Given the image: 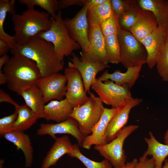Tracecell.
I'll list each match as a JSON object with an SVG mask.
<instances>
[{
	"label": "cell",
	"instance_id": "cell-1",
	"mask_svg": "<svg viewBox=\"0 0 168 168\" xmlns=\"http://www.w3.org/2000/svg\"><path fill=\"white\" fill-rule=\"evenodd\" d=\"M11 53L12 54L21 55L35 62L42 77L58 73L64 66V62L55 54L52 44L36 36L31 38L23 45L17 44L11 49Z\"/></svg>",
	"mask_w": 168,
	"mask_h": 168
},
{
	"label": "cell",
	"instance_id": "cell-2",
	"mask_svg": "<svg viewBox=\"0 0 168 168\" xmlns=\"http://www.w3.org/2000/svg\"><path fill=\"white\" fill-rule=\"evenodd\" d=\"M2 72L8 88L18 94L35 84L41 77L35 63L19 54H14L4 66Z\"/></svg>",
	"mask_w": 168,
	"mask_h": 168
},
{
	"label": "cell",
	"instance_id": "cell-3",
	"mask_svg": "<svg viewBox=\"0 0 168 168\" xmlns=\"http://www.w3.org/2000/svg\"><path fill=\"white\" fill-rule=\"evenodd\" d=\"M14 36L17 44L22 45L39 33L49 30L52 21L51 16L46 12L34 9L23 11L21 14L12 15Z\"/></svg>",
	"mask_w": 168,
	"mask_h": 168
},
{
	"label": "cell",
	"instance_id": "cell-4",
	"mask_svg": "<svg viewBox=\"0 0 168 168\" xmlns=\"http://www.w3.org/2000/svg\"><path fill=\"white\" fill-rule=\"evenodd\" d=\"M51 18L52 24L50 29L35 36L52 43L57 57L64 62V57L71 55L73 51L81 47L70 36L66 27L61 11H58L54 18L51 16Z\"/></svg>",
	"mask_w": 168,
	"mask_h": 168
},
{
	"label": "cell",
	"instance_id": "cell-5",
	"mask_svg": "<svg viewBox=\"0 0 168 168\" xmlns=\"http://www.w3.org/2000/svg\"><path fill=\"white\" fill-rule=\"evenodd\" d=\"M87 101L83 104L73 108L70 117L78 123L81 133L86 136L90 134L95 125L100 120L105 108L98 97L89 92Z\"/></svg>",
	"mask_w": 168,
	"mask_h": 168
},
{
	"label": "cell",
	"instance_id": "cell-6",
	"mask_svg": "<svg viewBox=\"0 0 168 168\" xmlns=\"http://www.w3.org/2000/svg\"><path fill=\"white\" fill-rule=\"evenodd\" d=\"M120 48V63L126 68L147 63V54L140 41L129 31L122 29L117 35Z\"/></svg>",
	"mask_w": 168,
	"mask_h": 168
},
{
	"label": "cell",
	"instance_id": "cell-7",
	"mask_svg": "<svg viewBox=\"0 0 168 168\" xmlns=\"http://www.w3.org/2000/svg\"><path fill=\"white\" fill-rule=\"evenodd\" d=\"M103 103L120 109L134 98L127 84L122 86L108 80L102 82L97 78L91 86Z\"/></svg>",
	"mask_w": 168,
	"mask_h": 168
},
{
	"label": "cell",
	"instance_id": "cell-8",
	"mask_svg": "<svg viewBox=\"0 0 168 168\" xmlns=\"http://www.w3.org/2000/svg\"><path fill=\"white\" fill-rule=\"evenodd\" d=\"M138 127L135 125L125 126L111 142L102 145L95 146L94 148L108 160L114 168H119L125 164L127 156L123 149L125 140Z\"/></svg>",
	"mask_w": 168,
	"mask_h": 168
},
{
	"label": "cell",
	"instance_id": "cell-9",
	"mask_svg": "<svg viewBox=\"0 0 168 168\" xmlns=\"http://www.w3.org/2000/svg\"><path fill=\"white\" fill-rule=\"evenodd\" d=\"M81 57L73 54L68 63V67L77 70L80 74L86 92H90L92 85L96 80V76L100 72L110 66L102 63L91 59L86 56L82 52Z\"/></svg>",
	"mask_w": 168,
	"mask_h": 168
},
{
	"label": "cell",
	"instance_id": "cell-10",
	"mask_svg": "<svg viewBox=\"0 0 168 168\" xmlns=\"http://www.w3.org/2000/svg\"><path fill=\"white\" fill-rule=\"evenodd\" d=\"M67 79L64 75L55 73L41 77L36 83L45 103L54 99L61 100L65 96Z\"/></svg>",
	"mask_w": 168,
	"mask_h": 168
},
{
	"label": "cell",
	"instance_id": "cell-11",
	"mask_svg": "<svg viewBox=\"0 0 168 168\" xmlns=\"http://www.w3.org/2000/svg\"><path fill=\"white\" fill-rule=\"evenodd\" d=\"M64 22L72 38L80 44L82 52L86 53L89 45V24L86 8L83 6L73 17L66 18Z\"/></svg>",
	"mask_w": 168,
	"mask_h": 168
},
{
	"label": "cell",
	"instance_id": "cell-12",
	"mask_svg": "<svg viewBox=\"0 0 168 168\" xmlns=\"http://www.w3.org/2000/svg\"><path fill=\"white\" fill-rule=\"evenodd\" d=\"M64 74L67 79L66 98L73 108L84 104L89 96L87 95L82 76L78 71L68 67L65 68Z\"/></svg>",
	"mask_w": 168,
	"mask_h": 168
},
{
	"label": "cell",
	"instance_id": "cell-13",
	"mask_svg": "<svg viewBox=\"0 0 168 168\" xmlns=\"http://www.w3.org/2000/svg\"><path fill=\"white\" fill-rule=\"evenodd\" d=\"M37 133L40 136L49 135L55 140L57 138L56 135L57 134H70L76 139L81 147L86 137L80 132L77 122L70 117L63 122L56 124H41Z\"/></svg>",
	"mask_w": 168,
	"mask_h": 168
},
{
	"label": "cell",
	"instance_id": "cell-14",
	"mask_svg": "<svg viewBox=\"0 0 168 168\" xmlns=\"http://www.w3.org/2000/svg\"><path fill=\"white\" fill-rule=\"evenodd\" d=\"M119 109L105 108L103 113L99 122L93 128L91 133L86 137L83 141L82 147L90 149L93 145H102L108 143L105 133L110 121Z\"/></svg>",
	"mask_w": 168,
	"mask_h": 168
},
{
	"label": "cell",
	"instance_id": "cell-15",
	"mask_svg": "<svg viewBox=\"0 0 168 168\" xmlns=\"http://www.w3.org/2000/svg\"><path fill=\"white\" fill-rule=\"evenodd\" d=\"M89 47L87 52H82L94 60L108 64L105 37L98 26H90L89 30Z\"/></svg>",
	"mask_w": 168,
	"mask_h": 168
},
{
	"label": "cell",
	"instance_id": "cell-16",
	"mask_svg": "<svg viewBox=\"0 0 168 168\" xmlns=\"http://www.w3.org/2000/svg\"><path fill=\"white\" fill-rule=\"evenodd\" d=\"M142 101L141 98H134L117 112L110 121L106 128L105 135L108 143L114 139L119 132L125 126L131 110Z\"/></svg>",
	"mask_w": 168,
	"mask_h": 168
},
{
	"label": "cell",
	"instance_id": "cell-17",
	"mask_svg": "<svg viewBox=\"0 0 168 168\" xmlns=\"http://www.w3.org/2000/svg\"><path fill=\"white\" fill-rule=\"evenodd\" d=\"M158 26L153 13L140 7L135 22L129 31L139 41L153 32Z\"/></svg>",
	"mask_w": 168,
	"mask_h": 168
},
{
	"label": "cell",
	"instance_id": "cell-18",
	"mask_svg": "<svg viewBox=\"0 0 168 168\" xmlns=\"http://www.w3.org/2000/svg\"><path fill=\"white\" fill-rule=\"evenodd\" d=\"M166 26H158L153 32L139 41L144 46L147 51L146 63L150 69H152L156 65L159 52L165 35Z\"/></svg>",
	"mask_w": 168,
	"mask_h": 168
},
{
	"label": "cell",
	"instance_id": "cell-19",
	"mask_svg": "<svg viewBox=\"0 0 168 168\" xmlns=\"http://www.w3.org/2000/svg\"><path fill=\"white\" fill-rule=\"evenodd\" d=\"M73 109L66 98L61 100H52L44 105L43 118L47 121L60 123L70 117Z\"/></svg>",
	"mask_w": 168,
	"mask_h": 168
},
{
	"label": "cell",
	"instance_id": "cell-20",
	"mask_svg": "<svg viewBox=\"0 0 168 168\" xmlns=\"http://www.w3.org/2000/svg\"><path fill=\"white\" fill-rule=\"evenodd\" d=\"M73 145L67 135L57 138L44 158L41 168H50L55 165L61 157L72 150Z\"/></svg>",
	"mask_w": 168,
	"mask_h": 168
},
{
	"label": "cell",
	"instance_id": "cell-21",
	"mask_svg": "<svg viewBox=\"0 0 168 168\" xmlns=\"http://www.w3.org/2000/svg\"><path fill=\"white\" fill-rule=\"evenodd\" d=\"M142 66L128 68L124 73L119 70H116L112 73H110L106 70L98 78L102 82L110 80L120 86L127 84L130 89L139 77Z\"/></svg>",
	"mask_w": 168,
	"mask_h": 168
},
{
	"label": "cell",
	"instance_id": "cell-22",
	"mask_svg": "<svg viewBox=\"0 0 168 168\" xmlns=\"http://www.w3.org/2000/svg\"><path fill=\"white\" fill-rule=\"evenodd\" d=\"M3 137L15 145L17 150L22 151L25 157V167H30L33 160V149L29 136L23 131H12Z\"/></svg>",
	"mask_w": 168,
	"mask_h": 168
},
{
	"label": "cell",
	"instance_id": "cell-23",
	"mask_svg": "<svg viewBox=\"0 0 168 168\" xmlns=\"http://www.w3.org/2000/svg\"><path fill=\"white\" fill-rule=\"evenodd\" d=\"M18 94L22 97L26 105L31 110L38 119L43 118L45 103L42 94L36 84Z\"/></svg>",
	"mask_w": 168,
	"mask_h": 168
},
{
	"label": "cell",
	"instance_id": "cell-24",
	"mask_svg": "<svg viewBox=\"0 0 168 168\" xmlns=\"http://www.w3.org/2000/svg\"><path fill=\"white\" fill-rule=\"evenodd\" d=\"M149 138H144L148 147L143 154L147 156L149 155L152 156L155 162V168H161L163 162L168 156V145L158 142L151 131L149 132Z\"/></svg>",
	"mask_w": 168,
	"mask_h": 168
},
{
	"label": "cell",
	"instance_id": "cell-25",
	"mask_svg": "<svg viewBox=\"0 0 168 168\" xmlns=\"http://www.w3.org/2000/svg\"><path fill=\"white\" fill-rule=\"evenodd\" d=\"M143 9L151 12L155 16L158 26L168 25V4L166 0H138Z\"/></svg>",
	"mask_w": 168,
	"mask_h": 168
},
{
	"label": "cell",
	"instance_id": "cell-26",
	"mask_svg": "<svg viewBox=\"0 0 168 168\" xmlns=\"http://www.w3.org/2000/svg\"><path fill=\"white\" fill-rule=\"evenodd\" d=\"M15 2V0H0V39L7 42L11 49L14 48L17 43L14 36H11L5 31L4 24L7 12L12 15L16 13Z\"/></svg>",
	"mask_w": 168,
	"mask_h": 168
},
{
	"label": "cell",
	"instance_id": "cell-27",
	"mask_svg": "<svg viewBox=\"0 0 168 168\" xmlns=\"http://www.w3.org/2000/svg\"><path fill=\"white\" fill-rule=\"evenodd\" d=\"M17 117L12 127L13 131H24L33 125L38 119L31 110L26 104L15 107Z\"/></svg>",
	"mask_w": 168,
	"mask_h": 168
},
{
	"label": "cell",
	"instance_id": "cell-28",
	"mask_svg": "<svg viewBox=\"0 0 168 168\" xmlns=\"http://www.w3.org/2000/svg\"><path fill=\"white\" fill-rule=\"evenodd\" d=\"M110 0L87 10V17L90 26L100 25L109 18L113 12Z\"/></svg>",
	"mask_w": 168,
	"mask_h": 168
},
{
	"label": "cell",
	"instance_id": "cell-29",
	"mask_svg": "<svg viewBox=\"0 0 168 168\" xmlns=\"http://www.w3.org/2000/svg\"><path fill=\"white\" fill-rule=\"evenodd\" d=\"M157 72L162 80L168 82V25L159 50L156 65Z\"/></svg>",
	"mask_w": 168,
	"mask_h": 168
},
{
	"label": "cell",
	"instance_id": "cell-30",
	"mask_svg": "<svg viewBox=\"0 0 168 168\" xmlns=\"http://www.w3.org/2000/svg\"><path fill=\"white\" fill-rule=\"evenodd\" d=\"M126 9L124 13L119 19L121 28L129 31L136 20L140 8L138 0H125Z\"/></svg>",
	"mask_w": 168,
	"mask_h": 168
},
{
	"label": "cell",
	"instance_id": "cell-31",
	"mask_svg": "<svg viewBox=\"0 0 168 168\" xmlns=\"http://www.w3.org/2000/svg\"><path fill=\"white\" fill-rule=\"evenodd\" d=\"M106 54L108 63L118 64L120 62V48L117 35L105 37Z\"/></svg>",
	"mask_w": 168,
	"mask_h": 168
},
{
	"label": "cell",
	"instance_id": "cell-32",
	"mask_svg": "<svg viewBox=\"0 0 168 168\" xmlns=\"http://www.w3.org/2000/svg\"><path fill=\"white\" fill-rule=\"evenodd\" d=\"M68 155L71 157L78 159L86 168H112L113 166L108 160L105 159L100 162H97L85 156L81 152L78 144H73L72 149Z\"/></svg>",
	"mask_w": 168,
	"mask_h": 168
},
{
	"label": "cell",
	"instance_id": "cell-33",
	"mask_svg": "<svg viewBox=\"0 0 168 168\" xmlns=\"http://www.w3.org/2000/svg\"><path fill=\"white\" fill-rule=\"evenodd\" d=\"M57 0H19L18 2L26 5L28 9H33L35 6H39L49 13L52 17L54 18L58 11V3Z\"/></svg>",
	"mask_w": 168,
	"mask_h": 168
},
{
	"label": "cell",
	"instance_id": "cell-34",
	"mask_svg": "<svg viewBox=\"0 0 168 168\" xmlns=\"http://www.w3.org/2000/svg\"><path fill=\"white\" fill-rule=\"evenodd\" d=\"M119 19L113 11L111 16L100 25L101 31L104 37L118 35L121 29Z\"/></svg>",
	"mask_w": 168,
	"mask_h": 168
},
{
	"label": "cell",
	"instance_id": "cell-35",
	"mask_svg": "<svg viewBox=\"0 0 168 168\" xmlns=\"http://www.w3.org/2000/svg\"><path fill=\"white\" fill-rule=\"evenodd\" d=\"M17 111L15 109L12 114L0 119V135L4 134L13 131V125L17 117Z\"/></svg>",
	"mask_w": 168,
	"mask_h": 168
},
{
	"label": "cell",
	"instance_id": "cell-36",
	"mask_svg": "<svg viewBox=\"0 0 168 168\" xmlns=\"http://www.w3.org/2000/svg\"><path fill=\"white\" fill-rule=\"evenodd\" d=\"M110 2L113 11L119 18L124 13L126 10L125 0H110Z\"/></svg>",
	"mask_w": 168,
	"mask_h": 168
},
{
	"label": "cell",
	"instance_id": "cell-37",
	"mask_svg": "<svg viewBox=\"0 0 168 168\" xmlns=\"http://www.w3.org/2000/svg\"><path fill=\"white\" fill-rule=\"evenodd\" d=\"M155 164L153 158H148L144 154L139 159L135 168H155Z\"/></svg>",
	"mask_w": 168,
	"mask_h": 168
},
{
	"label": "cell",
	"instance_id": "cell-38",
	"mask_svg": "<svg viewBox=\"0 0 168 168\" xmlns=\"http://www.w3.org/2000/svg\"><path fill=\"white\" fill-rule=\"evenodd\" d=\"M58 3V11L73 5L83 6V0H60Z\"/></svg>",
	"mask_w": 168,
	"mask_h": 168
},
{
	"label": "cell",
	"instance_id": "cell-39",
	"mask_svg": "<svg viewBox=\"0 0 168 168\" xmlns=\"http://www.w3.org/2000/svg\"><path fill=\"white\" fill-rule=\"evenodd\" d=\"M107 0H83V6L87 10L99 5L102 4Z\"/></svg>",
	"mask_w": 168,
	"mask_h": 168
},
{
	"label": "cell",
	"instance_id": "cell-40",
	"mask_svg": "<svg viewBox=\"0 0 168 168\" xmlns=\"http://www.w3.org/2000/svg\"><path fill=\"white\" fill-rule=\"evenodd\" d=\"M7 102L12 104L15 107L17 106L18 104L15 102L9 95L3 90L0 89V102Z\"/></svg>",
	"mask_w": 168,
	"mask_h": 168
},
{
	"label": "cell",
	"instance_id": "cell-41",
	"mask_svg": "<svg viewBox=\"0 0 168 168\" xmlns=\"http://www.w3.org/2000/svg\"><path fill=\"white\" fill-rule=\"evenodd\" d=\"M11 48L9 44L4 40L0 39V56L6 54Z\"/></svg>",
	"mask_w": 168,
	"mask_h": 168
},
{
	"label": "cell",
	"instance_id": "cell-42",
	"mask_svg": "<svg viewBox=\"0 0 168 168\" xmlns=\"http://www.w3.org/2000/svg\"><path fill=\"white\" fill-rule=\"evenodd\" d=\"M138 162V160L137 159L134 158L132 161L127 162L119 168H135Z\"/></svg>",
	"mask_w": 168,
	"mask_h": 168
},
{
	"label": "cell",
	"instance_id": "cell-43",
	"mask_svg": "<svg viewBox=\"0 0 168 168\" xmlns=\"http://www.w3.org/2000/svg\"><path fill=\"white\" fill-rule=\"evenodd\" d=\"M9 56L7 54L3 55L0 58V71H1L2 68L9 59Z\"/></svg>",
	"mask_w": 168,
	"mask_h": 168
},
{
	"label": "cell",
	"instance_id": "cell-44",
	"mask_svg": "<svg viewBox=\"0 0 168 168\" xmlns=\"http://www.w3.org/2000/svg\"><path fill=\"white\" fill-rule=\"evenodd\" d=\"M7 83V79L4 73L2 70L0 71V84L2 85Z\"/></svg>",
	"mask_w": 168,
	"mask_h": 168
},
{
	"label": "cell",
	"instance_id": "cell-45",
	"mask_svg": "<svg viewBox=\"0 0 168 168\" xmlns=\"http://www.w3.org/2000/svg\"><path fill=\"white\" fill-rule=\"evenodd\" d=\"M163 139L165 144L168 145V128L164 134Z\"/></svg>",
	"mask_w": 168,
	"mask_h": 168
},
{
	"label": "cell",
	"instance_id": "cell-46",
	"mask_svg": "<svg viewBox=\"0 0 168 168\" xmlns=\"http://www.w3.org/2000/svg\"><path fill=\"white\" fill-rule=\"evenodd\" d=\"M164 162V165L161 168H168V159H166Z\"/></svg>",
	"mask_w": 168,
	"mask_h": 168
},
{
	"label": "cell",
	"instance_id": "cell-47",
	"mask_svg": "<svg viewBox=\"0 0 168 168\" xmlns=\"http://www.w3.org/2000/svg\"><path fill=\"white\" fill-rule=\"evenodd\" d=\"M167 3H168V0H167Z\"/></svg>",
	"mask_w": 168,
	"mask_h": 168
}]
</instances>
